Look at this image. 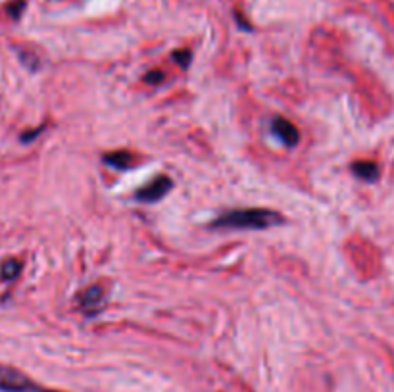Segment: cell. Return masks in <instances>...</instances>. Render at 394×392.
Returning a JSON list of instances; mask_svg holds the SVG:
<instances>
[{"label": "cell", "instance_id": "obj_1", "mask_svg": "<svg viewBox=\"0 0 394 392\" xmlns=\"http://www.w3.org/2000/svg\"><path fill=\"white\" fill-rule=\"evenodd\" d=\"M283 215L266 208H244L231 210L221 217H217L212 227L214 229H269L283 223Z\"/></svg>", "mask_w": 394, "mask_h": 392}, {"label": "cell", "instance_id": "obj_2", "mask_svg": "<svg viewBox=\"0 0 394 392\" xmlns=\"http://www.w3.org/2000/svg\"><path fill=\"white\" fill-rule=\"evenodd\" d=\"M0 391L2 392H56L43 389L26 373L10 366H0Z\"/></svg>", "mask_w": 394, "mask_h": 392}, {"label": "cell", "instance_id": "obj_3", "mask_svg": "<svg viewBox=\"0 0 394 392\" xmlns=\"http://www.w3.org/2000/svg\"><path fill=\"white\" fill-rule=\"evenodd\" d=\"M171 187H173L171 179L161 175V177L154 179L150 185H146V187H143L141 190H137L135 198L141 200V202H158V200H161L164 196L170 193Z\"/></svg>", "mask_w": 394, "mask_h": 392}, {"label": "cell", "instance_id": "obj_4", "mask_svg": "<svg viewBox=\"0 0 394 392\" xmlns=\"http://www.w3.org/2000/svg\"><path fill=\"white\" fill-rule=\"evenodd\" d=\"M271 131L275 133L279 141H283L287 146H296L300 141V131L296 129L295 124H290L285 117H275L271 121Z\"/></svg>", "mask_w": 394, "mask_h": 392}, {"label": "cell", "instance_id": "obj_5", "mask_svg": "<svg viewBox=\"0 0 394 392\" xmlns=\"http://www.w3.org/2000/svg\"><path fill=\"white\" fill-rule=\"evenodd\" d=\"M104 161H106L108 166L116 168V170H129V168H133L135 156L127 150H117L112 152V154H106Z\"/></svg>", "mask_w": 394, "mask_h": 392}, {"label": "cell", "instance_id": "obj_6", "mask_svg": "<svg viewBox=\"0 0 394 392\" xmlns=\"http://www.w3.org/2000/svg\"><path fill=\"white\" fill-rule=\"evenodd\" d=\"M104 300V288L99 285L89 286L79 294V306L81 308H95L100 306V302Z\"/></svg>", "mask_w": 394, "mask_h": 392}, {"label": "cell", "instance_id": "obj_7", "mask_svg": "<svg viewBox=\"0 0 394 392\" xmlns=\"http://www.w3.org/2000/svg\"><path fill=\"white\" fill-rule=\"evenodd\" d=\"M352 171L356 177L364 179V181H377L379 177V168L373 161H356V164H352Z\"/></svg>", "mask_w": 394, "mask_h": 392}, {"label": "cell", "instance_id": "obj_8", "mask_svg": "<svg viewBox=\"0 0 394 392\" xmlns=\"http://www.w3.org/2000/svg\"><path fill=\"white\" fill-rule=\"evenodd\" d=\"M21 271V262L19 259H8V262H4L2 264V279H16L18 273Z\"/></svg>", "mask_w": 394, "mask_h": 392}, {"label": "cell", "instance_id": "obj_9", "mask_svg": "<svg viewBox=\"0 0 394 392\" xmlns=\"http://www.w3.org/2000/svg\"><path fill=\"white\" fill-rule=\"evenodd\" d=\"M190 56H193L190 50H177V52H173V60L181 63L183 68H187L188 63H190Z\"/></svg>", "mask_w": 394, "mask_h": 392}, {"label": "cell", "instance_id": "obj_10", "mask_svg": "<svg viewBox=\"0 0 394 392\" xmlns=\"http://www.w3.org/2000/svg\"><path fill=\"white\" fill-rule=\"evenodd\" d=\"M23 8H26V2H23V0H18V2H14V4H12V6H10V8H8L10 16H12V18L18 19L19 16H21V10H23Z\"/></svg>", "mask_w": 394, "mask_h": 392}, {"label": "cell", "instance_id": "obj_11", "mask_svg": "<svg viewBox=\"0 0 394 392\" xmlns=\"http://www.w3.org/2000/svg\"><path fill=\"white\" fill-rule=\"evenodd\" d=\"M144 79L148 81V83H152V85H156V83H161L164 81V73L161 72H150Z\"/></svg>", "mask_w": 394, "mask_h": 392}]
</instances>
